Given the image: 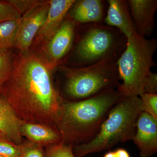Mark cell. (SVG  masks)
<instances>
[{"label":"cell","instance_id":"6da1fadb","mask_svg":"<svg viewBox=\"0 0 157 157\" xmlns=\"http://www.w3.org/2000/svg\"><path fill=\"white\" fill-rule=\"evenodd\" d=\"M52 71L42 57L30 50L14 55L12 71L0 92L22 121L56 128L63 99L54 83Z\"/></svg>","mask_w":157,"mask_h":157},{"label":"cell","instance_id":"7a4b0ae2","mask_svg":"<svg viewBox=\"0 0 157 157\" xmlns=\"http://www.w3.org/2000/svg\"><path fill=\"white\" fill-rule=\"evenodd\" d=\"M123 97L117 89L78 101L63 100L56 128L62 141L74 145L88 142L98 133L113 107Z\"/></svg>","mask_w":157,"mask_h":157},{"label":"cell","instance_id":"3957f363","mask_svg":"<svg viewBox=\"0 0 157 157\" xmlns=\"http://www.w3.org/2000/svg\"><path fill=\"white\" fill-rule=\"evenodd\" d=\"M142 111L140 97L123 96L110 109L94 137L86 143L73 146L75 157H84L133 140L136 122Z\"/></svg>","mask_w":157,"mask_h":157},{"label":"cell","instance_id":"277c9868","mask_svg":"<svg viewBox=\"0 0 157 157\" xmlns=\"http://www.w3.org/2000/svg\"><path fill=\"white\" fill-rule=\"evenodd\" d=\"M81 25L82 31L65 59L70 61L63 66L79 68L106 61H117L126 47L127 37L117 29L103 24Z\"/></svg>","mask_w":157,"mask_h":157},{"label":"cell","instance_id":"5b68a950","mask_svg":"<svg viewBox=\"0 0 157 157\" xmlns=\"http://www.w3.org/2000/svg\"><path fill=\"white\" fill-rule=\"evenodd\" d=\"M59 70L63 78L60 94L66 101L84 100L117 89L120 83L116 61H106L79 68L61 65Z\"/></svg>","mask_w":157,"mask_h":157},{"label":"cell","instance_id":"8992f818","mask_svg":"<svg viewBox=\"0 0 157 157\" xmlns=\"http://www.w3.org/2000/svg\"><path fill=\"white\" fill-rule=\"evenodd\" d=\"M157 48L155 39H148L137 33L128 38L126 47L117 61L119 80L117 89L124 97H139L151 68L156 66L153 56Z\"/></svg>","mask_w":157,"mask_h":157},{"label":"cell","instance_id":"52a82bcc","mask_svg":"<svg viewBox=\"0 0 157 157\" xmlns=\"http://www.w3.org/2000/svg\"><path fill=\"white\" fill-rule=\"evenodd\" d=\"M77 26L67 16L57 30L42 46L46 57L44 59L52 70L63 63L71 51Z\"/></svg>","mask_w":157,"mask_h":157},{"label":"cell","instance_id":"ba28073f","mask_svg":"<svg viewBox=\"0 0 157 157\" xmlns=\"http://www.w3.org/2000/svg\"><path fill=\"white\" fill-rule=\"evenodd\" d=\"M49 7V1H45L21 15L14 45L19 53H26L30 50L36 36L45 22Z\"/></svg>","mask_w":157,"mask_h":157},{"label":"cell","instance_id":"9c48e42d","mask_svg":"<svg viewBox=\"0 0 157 157\" xmlns=\"http://www.w3.org/2000/svg\"><path fill=\"white\" fill-rule=\"evenodd\" d=\"M141 157H150L157 151V119L141 111L136 124L133 140Z\"/></svg>","mask_w":157,"mask_h":157},{"label":"cell","instance_id":"30bf717a","mask_svg":"<svg viewBox=\"0 0 157 157\" xmlns=\"http://www.w3.org/2000/svg\"><path fill=\"white\" fill-rule=\"evenodd\" d=\"M76 0H50L45 22L36 36L35 45H45L57 30L67 17Z\"/></svg>","mask_w":157,"mask_h":157},{"label":"cell","instance_id":"8fae6325","mask_svg":"<svg viewBox=\"0 0 157 157\" xmlns=\"http://www.w3.org/2000/svg\"><path fill=\"white\" fill-rule=\"evenodd\" d=\"M136 32L141 36H150L155 28L157 0L127 1Z\"/></svg>","mask_w":157,"mask_h":157},{"label":"cell","instance_id":"7c38bea8","mask_svg":"<svg viewBox=\"0 0 157 157\" xmlns=\"http://www.w3.org/2000/svg\"><path fill=\"white\" fill-rule=\"evenodd\" d=\"M107 14L104 17L105 25L115 28L127 39L137 33L127 1L108 0Z\"/></svg>","mask_w":157,"mask_h":157},{"label":"cell","instance_id":"4fadbf2b","mask_svg":"<svg viewBox=\"0 0 157 157\" xmlns=\"http://www.w3.org/2000/svg\"><path fill=\"white\" fill-rule=\"evenodd\" d=\"M105 1L102 0L75 1L68 14L77 25L103 24L105 17Z\"/></svg>","mask_w":157,"mask_h":157},{"label":"cell","instance_id":"5bb4252c","mask_svg":"<svg viewBox=\"0 0 157 157\" xmlns=\"http://www.w3.org/2000/svg\"><path fill=\"white\" fill-rule=\"evenodd\" d=\"M22 123L6 98L0 95V133L7 140L20 145L23 141L20 132Z\"/></svg>","mask_w":157,"mask_h":157},{"label":"cell","instance_id":"9a60e30c","mask_svg":"<svg viewBox=\"0 0 157 157\" xmlns=\"http://www.w3.org/2000/svg\"><path fill=\"white\" fill-rule=\"evenodd\" d=\"M20 132L27 140L42 147L62 141L61 135L57 129L43 124L22 121Z\"/></svg>","mask_w":157,"mask_h":157},{"label":"cell","instance_id":"2e32d148","mask_svg":"<svg viewBox=\"0 0 157 157\" xmlns=\"http://www.w3.org/2000/svg\"><path fill=\"white\" fill-rule=\"evenodd\" d=\"M19 20L0 23V52L11 50L15 45Z\"/></svg>","mask_w":157,"mask_h":157},{"label":"cell","instance_id":"e0dca14e","mask_svg":"<svg viewBox=\"0 0 157 157\" xmlns=\"http://www.w3.org/2000/svg\"><path fill=\"white\" fill-rule=\"evenodd\" d=\"M14 62V55L11 50L0 52V90L9 78Z\"/></svg>","mask_w":157,"mask_h":157},{"label":"cell","instance_id":"ac0fdd59","mask_svg":"<svg viewBox=\"0 0 157 157\" xmlns=\"http://www.w3.org/2000/svg\"><path fill=\"white\" fill-rule=\"evenodd\" d=\"M45 147V157H76L73 153V145L72 144L61 141Z\"/></svg>","mask_w":157,"mask_h":157},{"label":"cell","instance_id":"d6986e66","mask_svg":"<svg viewBox=\"0 0 157 157\" xmlns=\"http://www.w3.org/2000/svg\"><path fill=\"white\" fill-rule=\"evenodd\" d=\"M20 146L21 157H45L44 147L28 140H23Z\"/></svg>","mask_w":157,"mask_h":157},{"label":"cell","instance_id":"ffe728a7","mask_svg":"<svg viewBox=\"0 0 157 157\" xmlns=\"http://www.w3.org/2000/svg\"><path fill=\"white\" fill-rule=\"evenodd\" d=\"M0 156L21 157L20 146L0 137Z\"/></svg>","mask_w":157,"mask_h":157},{"label":"cell","instance_id":"44dd1931","mask_svg":"<svg viewBox=\"0 0 157 157\" xmlns=\"http://www.w3.org/2000/svg\"><path fill=\"white\" fill-rule=\"evenodd\" d=\"M143 111L157 119V94L143 93L140 96Z\"/></svg>","mask_w":157,"mask_h":157},{"label":"cell","instance_id":"7402d4cb","mask_svg":"<svg viewBox=\"0 0 157 157\" xmlns=\"http://www.w3.org/2000/svg\"><path fill=\"white\" fill-rule=\"evenodd\" d=\"M21 15L7 1L0 2V23L10 20H18Z\"/></svg>","mask_w":157,"mask_h":157},{"label":"cell","instance_id":"603a6c76","mask_svg":"<svg viewBox=\"0 0 157 157\" xmlns=\"http://www.w3.org/2000/svg\"><path fill=\"white\" fill-rule=\"evenodd\" d=\"M22 15L35 7L40 6L45 1L37 0H9L7 1Z\"/></svg>","mask_w":157,"mask_h":157},{"label":"cell","instance_id":"cb8c5ba5","mask_svg":"<svg viewBox=\"0 0 157 157\" xmlns=\"http://www.w3.org/2000/svg\"><path fill=\"white\" fill-rule=\"evenodd\" d=\"M157 74L150 71L144 81L143 93L157 94Z\"/></svg>","mask_w":157,"mask_h":157},{"label":"cell","instance_id":"d4e9b609","mask_svg":"<svg viewBox=\"0 0 157 157\" xmlns=\"http://www.w3.org/2000/svg\"><path fill=\"white\" fill-rule=\"evenodd\" d=\"M104 157H131L126 150L119 148L113 151H109L104 155Z\"/></svg>","mask_w":157,"mask_h":157},{"label":"cell","instance_id":"484cf974","mask_svg":"<svg viewBox=\"0 0 157 157\" xmlns=\"http://www.w3.org/2000/svg\"><path fill=\"white\" fill-rule=\"evenodd\" d=\"M0 137H4V136H3L2 135V134H1V133H0Z\"/></svg>","mask_w":157,"mask_h":157},{"label":"cell","instance_id":"4316f807","mask_svg":"<svg viewBox=\"0 0 157 157\" xmlns=\"http://www.w3.org/2000/svg\"><path fill=\"white\" fill-rule=\"evenodd\" d=\"M0 157H1V156H0Z\"/></svg>","mask_w":157,"mask_h":157}]
</instances>
